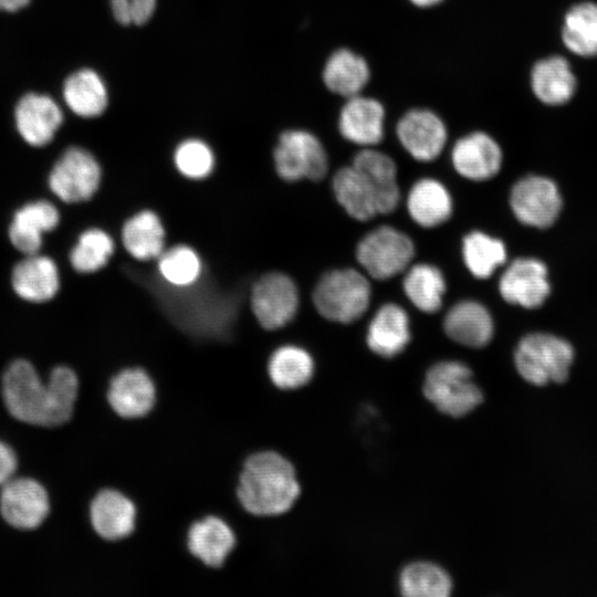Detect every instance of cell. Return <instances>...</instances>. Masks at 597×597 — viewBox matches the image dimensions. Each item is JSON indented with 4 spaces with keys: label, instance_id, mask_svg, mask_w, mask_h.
<instances>
[{
    "label": "cell",
    "instance_id": "6da1fadb",
    "mask_svg": "<svg viewBox=\"0 0 597 597\" xmlns=\"http://www.w3.org/2000/svg\"><path fill=\"white\" fill-rule=\"evenodd\" d=\"M78 391L75 371L56 366L48 384L24 359L12 362L2 379V394L8 411L18 420L43 427H56L69 421Z\"/></svg>",
    "mask_w": 597,
    "mask_h": 597
},
{
    "label": "cell",
    "instance_id": "7a4b0ae2",
    "mask_svg": "<svg viewBox=\"0 0 597 597\" xmlns=\"http://www.w3.org/2000/svg\"><path fill=\"white\" fill-rule=\"evenodd\" d=\"M300 492L293 465L274 451L258 452L249 457L237 489L243 509L259 516L287 512Z\"/></svg>",
    "mask_w": 597,
    "mask_h": 597
},
{
    "label": "cell",
    "instance_id": "3957f363",
    "mask_svg": "<svg viewBox=\"0 0 597 597\" xmlns=\"http://www.w3.org/2000/svg\"><path fill=\"white\" fill-rule=\"evenodd\" d=\"M370 295V283L362 272L354 268L333 269L316 281L312 302L323 318L350 324L365 314Z\"/></svg>",
    "mask_w": 597,
    "mask_h": 597
},
{
    "label": "cell",
    "instance_id": "277c9868",
    "mask_svg": "<svg viewBox=\"0 0 597 597\" xmlns=\"http://www.w3.org/2000/svg\"><path fill=\"white\" fill-rule=\"evenodd\" d=\"M573 360V346L567 341L548 333L525 335L514 352L517 373L534 386L565 381Z\"/></svg>",
    "mask_w": 597,
    "mask_h": 597
},
{
    "label": "cell",
    "instance_id": "5b68a950",
    "mask_svg": "<svg viewBox=\"0 0 597 597\" xmlns=\"http://www.w3.org/2000/svg\"><path fill=\"white\" fill-rule=\"evenodd\" d=\"M423 394L436 408L451 417L473 411L483 400L472 370L459 360H441L427 370Z\"/></svg>",
    "mask_w": 597,
    "mask_h": 597
},
{
    "label": "cell",
    "instance_id": "8992f818",
    "mask_svg": "<svg viewBox=\"0 0 597 597\" xmlns=\"http://www.w3.org/2000/svg\"><path fill=\"white\" fill-rule=\"evenodd\" d=\"M272 157L277 177L287 182L302 179L320 181L328 170V156L323 143L312 132L302 128L282 132Z\"/></svg>",
    "mask_w": 597,
    "mask_h": 597
},
{
    "label": "cell",
    "instance_id": "52a82bcc",
    "mask_svg": "<svg viewBox=\"0 0 597 597\" xmlns=\"http://www.w3.org/2000/svg\"><path fill=\"white\" fill-rule=\"evenodd\" d=\"M415 255L412 240L402 231L380 224L357 242L355 258L364 271L378 281L405 272Z\"/></svg>",
    "mask_w": 597,
    "mask_h": 597
},
{
    "label": "cell",
    "instance_id": "ba28073f",
    "mask_svg": "<svg viewBox=\"0 0 597 597\" xmlns=\"http://www.w3.org/2000/svg\"><path fill=\"white\" fill-rule=\"evenodd\" d=\"M52 193L64 203L91 200L103 182V169L96 157L80 146L66 148L49 175Z\"/></svg>",
    "mask_w": 597,
    "mask_h": 597
},
{
    "label": "cell",
    "instance_id": "9c48e42d",
    "mask_svg": "<svg viewBox=\"0 0 597 597\" xmlns=\"http://www.w3.org/2000/svg\"><path fill=\"white\" fill-rule=\"evenodd\" d=\"M300 297L293 279L281 271L261 274L252 284L249 306L255 322L266 331L286 326L296 315Z\"/></svg>",
    "mask_w": 597,
    "mask_h": 597
},
{
    "label": "cell",
    "instance_id": "30bf717a",
    "mask_svg": "<svg viewBox=\"0 0 597 597\" xmlns=\"http://www.w3.org/2000/svg\"><path fill=\"white\" fill-rule=\"evenodd\" d=\"M395 132L401 147L421 163L438 158L448 140L444 121L438 113L426 107L405 112L397 121Z\"/></svg>",
    "mask_w": 597,
    "mask_h": 597
},
{
    "label": "cell",
    "instance_id": "8fae6325",
    "mask_svg": "<svg viewBox=\"0 0 597 597\" xmlns=\"http://www.w3.org/2000/svg\"><path fill=\"white\" fill-rule=\"evenodd\" d=\"M510 205L514 216L523 224L545 229L557 220L563 202L553 180L531 175L514 184Z\"/></svg>",
    "mask_w": 597,
    "mask_h": 597
},
{
    "label": "cell",
    "instance_id": "7c38bea8",
    "mask_svg": "<svg viewBox=\"0 0 597 597\" xmlns=\"http://www.w3.org/2000/svg\"><path fill=\"white\" fill-rule=\"evenodd\" d=\"M0 511L11 526L33 530L42 524L50 511L46 490L30 478L11 479L2 485Z\"/></svg>",
    "mask_w": 597,
    "mask_h": 597
},
{
    "label": "cell",
    "instance_id": "4fadbf2b",
    "mask_svg": "<svg viewBox=\"0 0 597 597\" xmlns=\"http://www.w3.org/2000/svg\"><path fill=\"white\" fill-rule=\"evenodd\" d=\"M386 108L373 96L362 94L346 98L337 117L341 136L360 147H375L385 135Z\"/></svg>",
    "mask_w": 597,
    "mask_h": 597
},
{
    "label": "cell",
    "instance_id": "5bb4252c",
    "mask_svg": "<svg viewBox=\"0 0 597 597\" xmlns=\"http://www.w3.org/2000/svg\"><path fill=\"white\" fill-rule=\"evenodd\" d=\"M499 291L510 304L540 307L551 292L545 264L532 258L515 259L501 275Z\"/></svg>",
    "mask_w": 597,
    "mask_h": 597
},
{
    "label": "cell",
    "instance_id": "9a60e30c",
    "mask_svg": "<svg viewBox=\"0 0 597 597\" xmlns=\"http://www.w3.org/2000/svg\"><path fill=\"white\" fill-rule=\"evenodd\" d=\"M450 158L454 170L460 176L473 181H484L500 171L502 150L493 137L476 130L454 142Z\"/></svg>",
    "mask_w": 597,
    "mask_h": 597
},
{
    "label": "cell",
    "instance_id": "2e32d148",
    "mask_svg": "<svg viewBox=\"0 0 597 597\" xmlns=\"http://www.w3.org/2000/svg\"><path fill=\"white\" fill-rule=\"evenodd\" d=\"M121 244L135 261L150 262L167 247V231L157 211L143 208L128 216L121 227Z\"/></svg>",
    "mask_w": 597,
    "mask_h": 597
},
{
    "label": "cell",
    "instance_id": "e0dca14e",
    "mask_svg": "<svg viewBox=\"0 0 597 597\" xmlns=\"http://www.w3.org/2000/svg\"><path fill=\"white\" fill-rule=\"evenodd\" d=\"M107 400L112 409L123 418L144 417L155 405V384L145 369L125 368L112 378Z\"/></svg>",
    "mask_w": 597,
    "mask_h": 597
},
{
    "label": "cell",
    "instance_id": "ac0fdd59",
    "mask_svg": "<svg viewBox=\"0 0 597 597\" xmlns=\"http://www.w3.org/2000/svg\"><path fill=\"white\" fill-rule=\"evenodd\" d=\"M14 117L21 137L35 147L48 145L63 122L59 105L50 96L35 93H29L19 101Z\"/></svg>",
    "mask_w": 597,
    "mask_h": 597
},
{
    "label": "cell",
    "instance_id": "d6986e66",
    "mask_svg": "<svg viewBox=\"0 0 597 597\" xmlns=\"http://www.w3.org/2000/svg\"><path fill=\"white\" fill-rule=\"evenodd\" d=\"M442 328L451 341L470 348L486 346L494 332L489 310L474 300L452 304L443 316Z\"/></svg>",
    "mask_w": 597,
    "mask_h": 597
},
{
    "label": "cell",
    "instance_id": "ffe728a7",
    "mask_svg": "<svg viewBox=\"0 0 597 597\" xmlns=\"http://www.w3.org/2000/svg\"><path fill=\"white\" fill-rule=\"evenodd\" d=\"M11 283L21 298L44 303L56 296L61 286L60 270L55 261L39 252L28 254L12 270Z\"/></svg>",
    "mask_w": 597,
    "mask_h": 597
},
{
    "label": "cell",
    "instance_id": "44dd1931",
    "mask_svg": "<svg viewBox=\"0 0 597 597\" xmlns=\"http://www.w3.org/2000/svg\"><path fill=\"white\" fill-rule=\"evenodd\" d=\"M60 211L48 200H36L21 207L9 227L11 244L24 255L38 253L43 235L56 229Z\"/></svg>",
    "mask_w": 597,
    "mask_h": 597
},
{
    "label": "cell",
    "instance_id": "7402d4cb",
    "mask_svg": "<svg viewBox=\"0 0 597 597\" xmlns=\"http://www.w3.org/2000/svg\"><path fill=\"white\" fill-rule=\"evenodd\" d=\"M411 339L409 316L394 302L381 304L369 321L366 332L368 348L383 358L402 353Z\"/></svg>",
    "mask_w": 597,
    "mask_h": 597
},
{
    "label": "cell",
    "instance_id": "603a6c76",
    "mask_svg": "<svg viewBox=\"0 0 597 597\" xmlns=\"http://www.w3.org/2000/svg\"><path fill=\"white\" fill-rule=\"evenodd\" d=\"M352 165L367 178L374 188L378 213L388 214L395 211L400 202V190L394 159L374 147H363L354 155Z\"/></svg>",
    "mask_w": 597,
    "mask_h": 597
},
{
    "label": "cell",
    "instance_id": "cb8c5ba5",
    "mask_svg": "<svg viewBox=\"0 0 597 597\" xmlns=\"http://www.w3.org/2000/svg\"><path fill=\"white\" fill-rule=\"evenodd\" d=\"M371 76L367 60L348 48H338L326 59L322 80L325 87L344 100L362 94Z\"/></svg>",
    "mask_w": 597,
    "mask_h": 597
},
{
    "label": "cell",
    "instance_id": "d4e9b609",
    "mask_svg": "<svg viewBox=\"0 0 597 597\" xmlns=\"http://www.w3.org/2000/svg\"><path fill=\"white\" fill-rule=\"evenodd\" d=\"M90 516L95 532L104 540L118 541L135 528L134 503L115 490H103L92 501Z\"/></svg>",
    "mask_w": 597,
    "mask_h": 597
},
{
    "label": "cell",
    "instance_id": "484cf974",
    "mask_svg": "<svg viewBox=\"0 0 597 597\" xmlns=\"http://www.w3.org/2000/svg\"><path fill=\"white\" fill-rule=\"evenodd\" d=\"M406 207L409 217L422 228L444 223L452 214V199L442 182L433 178H420L410 187Z\"/></svg>",
    "mask_w": 597,
    "mask_h": 597
},
{
    "label": "cell",
    "instance_id": "4316f807",
    "mask_svg": "<svg viewBox=\"0 0 597 597\" xmlns=\"http://www.w3.org/2000/svg\"><path fill=\"white\" fill-rule=\"evenodd\" d=\"M332 190L337 203L350 218L365 222L378 214L374 188L352 164L334 172Z\"/></svg>",
    "mask_w": 597,
    "mask_h": 597
},
{
    "label": "cell",
    "instance_id": "83f0119b",
    "mask_svg": "<svg viewBox=\"0 0 597 597\" xmlns=\"http://www.w3.org/2000/svg\"><path fill=\"white\" fill-rule=\"evenodd\" d=\"M187 544L193 556L216 568L223 565L234 548L235 536L223 520L208 516L190 526Z\"/></svg>",
    "mask_w": 597,
    "mask_h": 597
},
{
    "label": "cell",
    "instance_id": "f1b7e54d",
    "mask_svg": "<svg viewBox=\"0 0 597 597\" xmlns=\"http://www.w3.org/2000/svg\"><path fill=\"white\" fill-rule=\"evenodd\" d=\"M531 86L544 104L556 106L567 103L576 91V78L568 61L553 55L536 62L531 72Z\"/></svg>",
    "mask_w": 597,
    "mask_h": 597
},
{
    "label": "cell",
    "instance_id": "f546056e",
    "mask_svg": "<svg viewBox=\"0 0 597 597\" xmlns=\"http://www.w3.org/2000/svg\"><path fill=\"white\" fill-rule=\"evenodd\" d=\"M155 262L159 279L175 290L196 286L205 272L200 253L187 243L167 245Z\"/></svg>",
    "mask_w": 597,
    "mask_h": 597
},
{
    "label": "cell",
    "instance_id": "4dcf8cb0",
    "mask_svg": "<svg viewBox=\"0 0 597 597\" xmlns=\"http://www.w3.org/2000/svg\"><path fill=\"white\" fill-rule=\"evenodd\" d=\"M447 284L441 270L430 263H416L405 272L402 290L412 305L426 314H434L442 306Z\"/></svg>",
    "mask_w": 597,
    "mask_h": 597
},
{
    "label": "cell",
    "instance_id": "1f68e13d",
    "mask_svg": "<svg viewBox=\"0 0 597 597\" xmlns=\"http://www.w3.org/2000/svg\"><path fill=\"white\" fill-rule=\"evenodd\" d=\"M63 97L73 113L85 118L100 116L108 103L105 83L90 69L80 70L66 78Z\"/></svg>",
    "mask_w": 597,
    "mask_h": 597
},
{
    "label": "cell",
    "instance_id": "d6a6232c",
    "mask_svg": "<svg viewBox=\"0 0 597 597\" xmlns=\"http://www.w3.org/2000/svg\"><path fill=\"white\" fill-rule=\"evenodd\" d=\"M116 251L113 235L101 227L83 230L69 253L72 269L80 274H94L111 262Z\"/></svg>",
    "mask_w": 597,
    "mask_h": 597
},
{
    "label": "cell",
    "instance_id": "836d02e7",
    "mask_svg": "<svg viewBox=\"0 0 597 597\" xmlns=\"http://www.w3.org/2000/svg\"><path fill=\"white\" fill-rule=\"evenodd\" d=\"M271 381L280 389H296L306 385L314 374L310 353L297 345L286 344L275 348L268 360Z\"/></svg>",
    "mask_w": 597,
    "mask_h": 597
},
{
    "label": "cell",
    "instance_id": "e575fe53",
    "mask_svg": "<svg viewBox=\"0 0 597 597\" xmlns=\"http://www.w3.org/2000/svg\"><path fill=\"white\" fill-rule=\"evenodd\" d=\"M562 38L570 52L584 57L597 55V3L572 7L564 17Z\"/></svg>",
    "mask_w": 597,
    "mask_h": 597
},
{
    "label": "cell",
    "instance_id": "d590c367",
    "mask_svg": "<svg viewBox=\"0 0 597 597\" xmlns=\"http://www.w3.org/2000/svg\"><path fill=\"white\" fill-rule=\"evenodd\" d=\"M462 256L473 276L488 279L505 262L506 249L500 239L473 230L462 238Z\"/></svg>",
    "mask_w": 597,
    "mask_h": 597
},
{
    "label": "cell",
    "instance_id": "8d00e7d4",
    "mask_svg": "<svg viewBox=\"0 0 597 597\" xmlns=\"http://www.w3.org/2000/svg\"><path fill=\"white\" fill-rule=\"evenodd\" d=\"M399 588L408 597H446L451 593L452 583L438 565L417 562L402 569Z\"/></svg>",
    "mask_w": 597,
    "mask_h": 597
},
{
    "label": "cell",
    "instance_id": "74e56055",
    "mask_svg": "<svg viewBox=\"0 0 597 597\" xmlns=\"http://www.w3.org/2000/svg\"><path fill=\"white\" fill-rule=\"evenodd\" d=\"M176 171L190 181L208 179L216 169V156L211 147L199 138H188L177 145L172 154Z\"/></svg>",
    "mask_w": 597,
    "mask_h": 597
},
{
    "label": "cell",
    "instance_id": "f35d334b",
    "mask_svg": "<svg viewBox=\"0 0 597 597\" xmlns=\"http://www.w3.org/2000/svg\"><path fill=\"white\" fill-rule=\"evenodd\" d=\"M113 14L124 25L146 23L156 8V0H111Z\"/></svg>",
    "mask_w": 597,
    "mask_h": 597
},
{
    "label": "cell",
    "instance_id": "ab89813d",
    "mask_svg": "<svg viewBox=\"0 0 597 597\" xmlns=\"http://www.w3.org/2000/svg\"><path fill=\"white\" fill-rule=\"evenodd\" d=\"M17 469V458L13 450L0 441V485L11 480Z\"/></svg>",
    "mask_w": 597,
    "mask_h": 597
},
{
    "label": "cell",
    "instance_id": "60d3db41",
    "mask_svg": "<svg viewBox=\"0 0 597 597\" xmlns=\"http://www.w3.org/2000/svg\"><path fill=\"white\" fill-rule=\"evenodd\" d=\"M30 0H0V9L4 11H17L29 3Z\"/></svg>",
    "mask_w": 597,
    "mask_h": 597
},
{
    "label": "cell",
    "instance_id": "b9f144b4",
    "mask_svg": "<svg viewBox=\"0 0 597 597\" xmlns=\"http://www.w3.org/2000/svg\"><path fill=\"white\" fill-rule=\"evenodd\" d=\"M411 4L420 9H428L436 7L444 0H408Z\"/></svg>",
    "mask_w": 597,
    "mask_h": 597
}]
</instances>
